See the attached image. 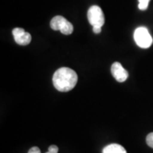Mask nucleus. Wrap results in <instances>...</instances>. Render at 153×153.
Here are the masks:
<instances>
[{
    "instance_id": "obj_7",
    "label": "nucleus",
    "mask_w": 153,
    "mask_h": 153,
    "mask_svg": "<svg viewBox=\"0 0 153 153\" xmlns=\"http://www.w3.org/2000/svg\"><path fill=\"white\" fill-rule=\"evenodd\" d=\"M103 153H127V152L121 145L111 144L103 149Z\"/></svg>"
},
{
    "instance_id": "obj_5",
    "label": "nucleus",
    "mask_w": 153,
    "mask_h": 153,
    "mask_svg": "<svg viewBox=\"0 0 153 153\" xmlns=\"http://www.w3.org/2000/svg\"><path fill=\"white\" fill-rule=\"evenodd\" d=\"M12 34L14 36L15 41L17 44L20 45H27L32 41V36L30 33L25 32L22 28H15L12 31Z\"/></svg>"
},
{
    "instance_id": "obj_8",
    "label": "nucleus",
    "mask_w": 153,
    "mask_h": 153,
    "mask_svg": "<svg viewBox=\"0 0 153 153\" xmlns=\"http://www.w3.org/2000/svg\"><path fill=\"white\" fill-rule=\"evenodd\" d=\"M150 0H139V9L141 10H146L148 8Z\"/></svg>"
},
{
    "instance_id": "obj_1",
    "label": "nucleus",
    "mask_w": 153,
    "mask_h": 153,
    "mask_svg": "<svg viewBox=\"0 0 153 153\" xmlns=\"http://www.w3.org/2000/svg\"><path fill=\"white\" fill-rule=\"evenodd\" d=\"M77 75L76 71L68 67H61L53 76V84L60 92H68L76 86Z\"/></svg>"
},
{
    "instance_id": "obj_11",
    "label": "nucleus",
    "mask_w": 153,
    "mask_h": 153,
    "mask_svg": "<svg viewBox=\"0 0 153 153\" xmlns=\"http://www.w3.org/2000/svg\"><path fill=\"white\" fill-rule=\"evenodd\" d=\"M28 153H41V151L38 147L34 146V147H32L28 151Z\"/></svg>"
},
{
    "instance_id": "obj_2",
    "label": "nucleus",
    "mask_w": 153,
    "mask_h": 153,
    "mask_svg": "<svg viewBox=\"0 0 153 153\" xmlns=\"http://www.w3.org/2000/svg\"><path fill=\"white\" fill-rule=\"evenodd\" d=\"M50 27L55 31H60L65 35H70L73 33V26L66 18L61 16H55L50 22Z\"/></svg>"
},
{
    "instance_id": "obj_3",
    "label": "nucleus",
    "mask_w": 153,
    "mask_h": 153,
    "mask_svg": "<svg viewBox=\"0 0 153 153\" xmlns=\"http://www.w3.org/2000/svg\"><path fill=\"white\" fill-rule=\"evenodd\" d=\"M134 38L136 44L142 48V49H147L152 44V38L151 34L149 33L148 30L146 27L137 28L134 33Z\"/></svg>"
},
{
    "instance_id": "obj_10",
    "label": "nucleus",
    "mask_w": 153,
    "mask_h": 153,
    "mask_svg": "<svg viewBox=\"0 0 153 153\" xmlns=\"http://www.w3.org/2000/svg\"><path fill=\"white\" fill-rule=\"evenodd\" d=\"M59 152V148L58 146H56L55 145H52L49 147V151L46 153H58Z\"/></svg>"
},
{
    "instance_id": "obj_12",
    "label": "nucleus",
    "mask_w": 153,
    "mask_h": 153,
    "mask_svg": "<svg viewBox=\"0 0 153 153\" xmlns=\"http://www.w3.org/2000/svg\"><path fill=\"white\" fill-rule=\"evenodd\" d=\"M93 31L94 33H100L101 32V27H93Z\"/></svg>"
},
{
    "instance_id": "obj_4",
    "label": "nucleus",
    "mask_w": 153,
    "mask_h": 153,
    "mask_svg": "<svg viewBox=\"0 0 153 153\" xmlns=\"http://www.w3.org/2000/svg\"><path fill=\"white\" fill-rule=\"evenodd\" d=\"M88 20L93 27H101L105 23V17L100 7L97 5L91 6L88 11Z\"/></svg>"
},
{
    "instance_id": "obj_6",
    "label": "nucleus",
    "mask_w": 153,
    "mask_h": 153,
    "mask_svg": "<svg viewBox=\"0 0 153 153\" xmlns=\"http://www.w3.org/2000/svg\"><path fill=\"white\" fill-rule=\"evenodd\" d=\"M111 74L115 77V79L119 82H123L126 81V79L128 76V71L123 67V66L121 65L119 62H114L111 65Z\"/></svg>"
},
{
    "instance_id": "obj_9",
    "label": "nucleus",
    "mask_w": 153,
    "mask_h": 153,
    "mask_svg": "<svg viewBox=\"0 0 153 153\" xmlns=\"http://www.w3.org/2000/svg\"><path fill=\"white\" fill-rule=\"evenodd\" d=\"M146 143L150 147L153 149V132L150 133L146 136Z\"/></svg>"
}]
</instances>
